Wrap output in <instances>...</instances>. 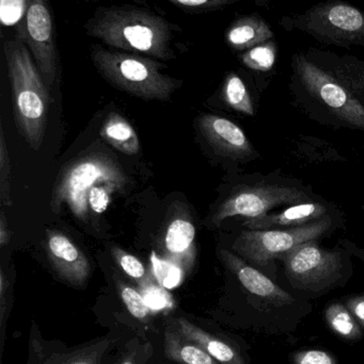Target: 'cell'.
I'll list each match as a JSON object with an SVG mask.
<instances>
[{"label":"cell","mask_w":364,"mask_h":364,"mask_svg":"<svg viewBox=\"0 0 364 364\" xmlns=\"http://www.w3.org/2000/svg\"><path fill=\"white\" fill-rule=\"evenodd\" d=\"M199 127L209 146L220 157L239 164H247L260 158L244 130L226 117L203 114Z\"/></svg>","instance_id":"cell-12"},{"label":"cell","mask_w":364,"mask_h":364,"mask_svg":"<svg viewBox=\"0 0 364 364\" xmlns=\"http://www.w3.org/2000/svg\"><path fill=\"white\" fill-rule=\"evenodd\" d=\"M0 201H1L2 207H11L12 205L11 161L2 125H0Z\"/></svg>","instance_id":"cell-28"},{"label":"cell","mask_w":364,"mask_h":364,"mask_svg":"<svg viewBox=\"0 0 364 364\" xmlns=\"http://www.w3.org/2000/svg\"><path fill=\"white\" fill-rule=\"evenodd\" d=\"M11 235H12V232L9 228L8 220H6V214L2 209L1 213H0V247L4 248V246L10 243Z\"/></svg>","instance_id":"cell-36"},{"label":"cell","mask_w":364,"mask_h":364,"mask_svg":"<svg viewBox=\"0 0 364 364\" xmlns=\"http://www.w3.org/2000/svg\"><path fill=\"white\" fill-rule=\"evenodd\" d=\"M325 320L329 329L343 341L357 342L363 338L364 329L343 301L328 304L325 309Z\"/></svg>","instance_id":"cell-22"},{"label":"cell","mask_w":364,"mask_h":364,"mask_svg":"<svg viewBox=\"0 0 364 364\" xmlns=\"http://www.w3.org/2000/svg\"><path fill=\"white\" fill-rule=\"evenodd\" d=\"M196 228L185 205L175 203L167 222L162 240V259L175 263L185 274L189 273L196 262Z\"/></svg>","instance_id":"cell-15"},{"label":"cell","mask_w":364,"mask_h":364,"mask_svg":"<svg viewBox=\"0 0 364 364\" xmlns=\"http://www.w3.org/2000/svg\"><path fill=\"white\" fill-rule=\"evenodd\" d=\"M278 45L275 38L258 45L245 53H239V59L245 68L259 73H269L277 61Z\"/></svg>","instance_id":"cell-26"},{"label":"cell","mask_w":364,"mask_h":364,"mask_svg":"<svg viewBox=\"0 0 364 364\" xmlns=\"http://www.w3.org/2000/svg\"><path fill=\"white\" fill-rule=\"evenodd\" d=\"M218 255L245 295L243 326L269 335H291L313 309L307 299L291 294L232 250L219 247Z\"/></svg>","instance_id":"cell-1"},{"label":"cell","mask_w":364,"mask_h":364,"mask_svg":"<svg viewBox=\"0 0 364 364\" xmlns=\"http://www.w3.org/2000/svg\"><path fill=\"white\" fill-rule=\"evenodd\" d=\"M87 36L109 48L138 53L158 61L175 59L172 23L157 13L132 4L100 6L85 21Z\"/></svg>","instance_id":"cell-2"},{"label":"cell","mask_w":364,"mask_h":364,"mask_svg":"<svg viewBox=\"0 0 364 364\" xmlns=\"http://www.w3.org/2000/svg\"><path fill=\"white\" fill-rule=\"evenodd\" d=\"M130 179L121 164L107 154L83 156L64 166L58 175L51 198V210L60 213L66 205L77 220L87 222L90 216L89 194L102 184L128 186Z\"/></svg>","instance_id":"cell-8"},{"label":"cell","mask_w":364,"mask_h":364,"mask_svg":"<svg viewBox=\"0 0 364 364\" xmlns=\"http://www.w3.org/2000/svg\"><path fill=\"white\" fill-rule=\"evenodd\" d=\"M227 45L236 53H245L275 38L269 23L261 15H241L230 23L224 34Z\"/></svg>","instance_id":"cell-19"},{"label":"cell","mask_w":364,"mask_h":364,"mask_svg":"<svg viewBox=\"0 0 364 364\" xmlns=\"http://www.w3.org/2000/svg\"><path fill=\"white\" fill-rule=\"evenodd\" d=\"M152 265H153L154 279L167 288L177 286L185 276V272L181 267H177L175 263L160 258L156 254L152 255Z\"/></svg>","instance_id":"cell-29"},{"label":"cell","mask_w":364,"mask_h":364,"mask_svg":"<svg viewBox=\"0 0 364 364\" xmlns=\"http://www.w3.org/2000/svg\"><path fill=\"white\" fill-rule=\"evenodd\" d=\"M28 0H0V19L6 27H15L17 33L23 29Z\"/></svg>","instance_id":"cell-30"},{"label":"cell","mask_w":364,"mask_h":364,"mask_svg":"<svg viewBox=\"0 0 364 364\" xmlns=\"http://www.w3.org/2000/svg\"><path fill=\"white\" fill-rule=\"evenodd\" d=\"M47 259L60 279L74 288L87 284L91 265L83 250L61 231L46 230Z\"/></svg>","instance_id":"cell-13"},{"label":"cell","mask_w":364,"mask_h":364,"mask_svg":"<svg viewBox=\"0 0 364 364\" xmlns=\"http://www.w3.org/2000/svg\"><path fill=\"white\" fill-rule=\"evenodd\" d=\"M363 209L364 210V205H363Z\"/></svg>","instance_id":"cell-39"},{"label":"cell","mask_w":364,"mask_h":364,"mask_svg":"<svg viewBox=\"0 0 364 364\" xmlns=\"http://www.w3.org/2000/svg\"><path fill=\"white\" fill-rule=\"evenodd\" d=\"M157 364H170V363H160V361H158ZM173 364H175V363H173Z\"/></svg>","instance_id":"cell-38"},{"label":"cell","mask_w":364,"mask_h":364,"mask_svg":"<svg viewBox=\"0 0 364 364\" xmlns=\"http://www.w3.org/2000/svg\"><path fill=\"white\" fill-rule=\"evenodd\" d=\"M100 134L105 142L124 155L135 156L140 151V142L136 130L119 113H109L103 123Z\"/></svg>","instance_id":"cell-21"},{"label":"cell","mask_w":364,"mask_h":364,"mask_svg":"<svg viewBox=\"0 0 364 364\" xmlns=\"http://www.w3.org/2000/svg\"><path fill=\"white\" fill-rule=\"evenodd\" d=\"M12 287L4 269H0V333H1V348L4 350L6 340V325L10 316L12 305Z\"/></svg>","instance_id":"cell-32"},{"label":"cell","mask_w":364,"mask_h":364,"mask_svg":"<svg viewBox=\"0 0 364 364\" xmlns=\"http://www.w3.org/2000/svg\"><path fill=\"white\" fill-rule=\"evenodd\" d=\"M17 36L26 43L48 89L59 68L55 23L49 0H28L23 29Z\"/></svg>","instance_id":"cell-11"},{"label":"cell","mask_w":364,"mask_h":364,"mask_svg":"<svg viewBox=\"0 0 364 364\" xmlns=\"http://www.w3.org/2000/svg\"><path fill=\"white\" fill-rule=\"evenodd\" d=\"M341 220V215H333L298 228L244 229L233 242L231 250L277 282L276 261L301 244L328 237L340 226Z\"/></svg>","instance_id":"cell-9"},{"label":"cell","mask_w":364,"mask_h":364,"mask_svg":"<svg viewBox=\"0 0 364 364\" xmlns=\"http://www.w3.org/2000/svg\"><path fill=\"white\" fill-rule=\"evenodd\" d=\"M115 288L118 294L124 307L128 310V314L138 321L140 324L145 326V328L153 327V311L149 304L145 301V296L140 291L132 288L130 284L124 282L123 280L115 276Z\"/></svg>","instance_id":"cell-24"},{"label":"cell","mask_w":364,"mask_h":364,"mask_svg":"<svg viewBox=\"0 0 364 364\" xmlns=\"http://www.w3.org/2000/svg\"><path fill=\"white\" fill-rule=\"evenodd\" d=\"M292 70L295 97L312 119L364 132V105L343 83L306 53L293 55Z\"/></svg>","instance_id":"cell-3"},{"label":"cell","mask_w":364,"mask_h":364,"mask_svg":"<svg viewBox=\"0 0 364 364\" xmlns=\"http://www.w3.org/2000/svg\"><path fill=\"white\" fill-rule=\"evenodd\" d=\"M156 348L150 340L137 336L126 342L107 364H157Z\"/></svg>","instance_id":"cell-25"},{"label":"cell","mask_w":364,"mask_h":364,"mask_svg":"<svg viewBox=\"0 0 364 364\" xmlns=\"http://www.w3.org/2000/svg\"><path fill=\"white\" fill-rule=\"evenodd\" d=\"M292 364H339L335 355L324 350H299L290 357Z\"/></svg>","instance_id":"cell-33"},{"label":"cell","mask_w":364,"mask_h":364,"mask_svg":"<svg viewBox=\"0 0 364 364\" xmlns=\"http://www.w3.org/2000/svg\"><path fill=\"white\" fill-rule=\"evenodd\" d=\"M320 198L299 179L286 176L281 170L256 174L230 188L212 215V225L219 227L227 218H260L286 205Z\"/></svg>","instance_id":"cell-5"},{"label":"cell","mask_w":364,"mask_h":364,"mask_svg":"<svg viewBox=\"0 0 364 364\" xmlns=\"http://www.w3.org/2000/svg\"><path fill=\"white\" fill-rule=\"evenodd\" d=\"M126 184L107 183L98 186L89 194L90 211L95 214H103L108 208L111 197L115 193L125 190Z\"/></svg>","instance_id":"cell-31"},{"label":"cell","mask_w":364,"mask_h":364,"mask_svg":"<svg viewBox=\"0 0 364 364\" xmlns=\"http://www.w3.org/2000/svg\"><path fill=\"white\" fill-rule=\"evenodd\" d=\"M280 25L326 45L364 47V12L344 0H326L303 13L284 15Z\"/></svg>","instance_id":"cell-10"},{"label":"cell","mask_w":364,"mask_h":364,"mask_svg":"<svg viewBox=\"0 0 364 364\" xmlns=\"http://www.w3.org/2000/svg\"><path fill=\"white\" fill-rule=\"evenodd\" d=\"M164 1L170 2L181 8L192 9V10L213 11L241 0H164Z\"/></svg>","instance_id":"cell-34"},{"label":"cell","mask_w":364,"mask_h":364,"mask_svg":"<svg viewBox=\"0 0 364 364\" xmlns=\"http://www.w3.org/2000/svg\"><path fill=\"white\" fill-rule=\"evenodd\" d=\"M168 321L183 337L200 346L220 364H251L247 350L234 340L209 333L184 318Z\"/></svg>","instance_id":"cell-16"},{"label":"cell","mask_w":364,"mask_h":364,"mask_svg":"<svg viewBox=\"0 0 364 364\" xmlns=\"http://www.w3.org/2000/svg\"><path fill=\"white\" fill-rule=\"evenodd\" d=\"M353 255L356 256L357 258L360 259V260L364 263V250L357 247L355 244H353Z\"/></svg>","instance_id":"cell-37"},{"label":"cell","mask_w":364,"mask_h":364,"mask_svg":"<svg viewBox=\"0 0 364 364\" xmlns=\"http://www.w3.org/2000/svg\"><path fill=\"white\" fill-rule=\"evenodd\" d=\"M93 65L113 87L147 100L167 102L179 87V81L162 72L158 60L138 53L92 45Z\"/></svg>","instance_id":"cell-6"},{"label":"cell","mask_w":364,"mask_h":364,"mask_svg":"<svg viewBox=\"0 0 364 364\" xmlns=\"http://www.w3.org/2000/svg\"><path fill=\"white\" fill-rule=\"evenodd\" d=\"M306 55L314 63L331 73L364 105V61L354 55H340L314 49Z\"/></svg>","instance_id":"cell-18"},{"label":"cell","mask_w":364,"mask_h":364,"mask_svg":"<svg viewBox=\"0 0 364 364\" xmlns=\"http://www.w3.org/2000/svg\"><path fill=\"white\" fill-rule=\"evenodd\" d=\"M224 104L241 114L254 117V105L251 94L241 76L236 73H229L224 79L222 92Z\"/></svg>","instance_id":"cell-23"},{"label":"cell","mask_w":364,"mask_h":364,"mask_svg":"<svg viewBox=\"0 0 364 364\" xmlns=\"http://www.w3.org/2000/svg\"><path fill=\"white\" fill-rule=\"evenodd\" d=\"M350 255V242L344 241V247L337 245L335 250H325L318 240H314L297 246L280 261L293 290L318 296L343 287L352 277Z\"/></svg>","instance_id":"cell-7"},{"label":"cell","mask_w":364,"mask_h":364,"mask_svg":"<svg viewBox=\"0 0 364 364\" xmlns=\"http://www.w3.org/2000/svg\"><path fill=\"white\" fill-rule=\"evenodd\" d=\"M4 53L12 87L15 124L30 149L38 151L46 132L48 87L29 48L17 34L4 41Z\"/></svg>","instance_id":"cell-4"},{"label":"cell","mask_w":364,"mask_h":364,"mask_svg":"<svg viewBox=\"0 0 364 364\" xmlns=\"http://www.w3.org/2000/svg\"><path fill=\"white\" fill-rule=\"evenodd\" d=\"M343 303L364 329V294L350 295L344 299Z\"/></svg>","instance_id":"cell-35"},{"label":"cell","mask_w":364,"mask_h":364,"mask_svg":"<svg viewBox=\"0 0 364 364\" xmlns=\"http://www.w3.org/2000/svg\"><path fill=\"white\" fill-rule=\"evenodd\" d=\"M165 360L175 364H220L204 350L181 335L169 321L162 333Z\"/></svg>","instance_id":"cell-20"},{"label":"cell","mask_w":364,"mask_h":364,"mask_svg":"<svg viewBox=\"0 0 364 364\" xmlns=\"http://www.w3.org/2000/svg\"><path fill=\"white\" fill-rule=\"evenodd\" d=\"M111 254L118 267L134 282H138L141 289L145 288L149 284L156 282L155 279H151L147 276V269H145L143 263L139 260L137 257L128 254L125 250L119 247L111 248Z\"/></svg>","instance_id":"cell-27"},{"label":"cell","mask_w":364,"mask_h":364,"mask_svg":"<svg viewBox=\"0 0 364 364\" xmlns=\"http://www.w3.org/2000/svg\"><path fill=\"white\" fill-rule=\"evenodd\" d=\"M333 215H341L340 210L333 203L320 197L313 200L286 205L260 218H248L244 220L243 226L250 230L298 228Z\"/></svg>","instance_id":"cell-14"},{"label":"cell","mask_w":364,"mask_h":364,"mask_svg":"<svg viewBox=\"0 0 364 364\" xmlns=\"http://www.w3.org/2000/svg\"><path fill=\"white\" fill-rule=\"evenodd\" d=\"M115 344L117 340L107 336L75 350H55L43 357L42 353L31 340L30 358L36 360V364H106L113 356L111 352L115 348Z\"/></svg>","instance_id":"cell-17"}]
</instances>
